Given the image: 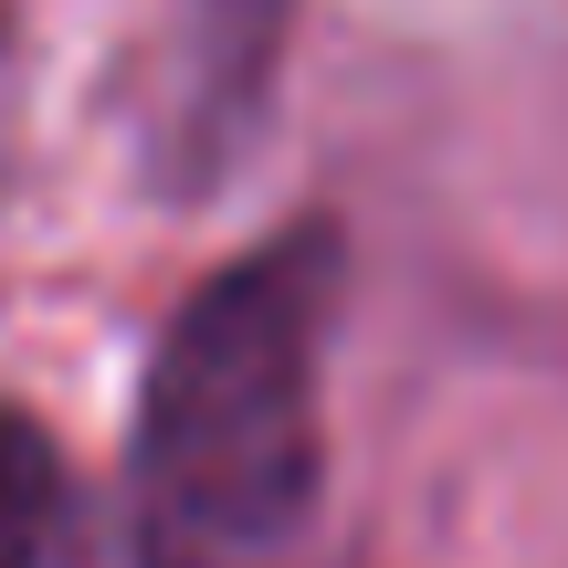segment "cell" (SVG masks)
Here are the masks:
<instances>
[{
	"label": "cell",
	"mask_w": 568,
	"mask_h": 568,
	"mask_svg": "<svg viewBox=\"0 0 568 568\" xmlns=\"http://www.w3.org/2000/svg\"><path fill=\"white\" fill-rule=\"evenodd\" d=\"M284 21L295 0H180L169 11V74H159V148L180 169H211L232 138H243L253 95L274 84Z\"/></svg>",
	"instance_id": "7a4b0ae2"
},
{
	"label": "cell",
	"mask_w": 568,
	"mask_h": 568,
	"mask_svg": "<svg viewBox=\"0 0 568 568\" xmlns=\"http://www.w3.org/2000/svg\"><path fill=\"white\" fill-rule=\"evenodd\" d=\"M337 232L295 222L169 316L138 400V568H295L326 485Z\"/></svg>",
	"instance_id": "6da1fadb"
},
{
	"label": "cell",
	"mask_w": 568,
	"mask_h": 568,
	"mask_svg": "<svg viewBox=\"0 0 568 568\" xmlns=\"http://www.w3.org/2000/svg\"><path fill=\"white\" fill-rule=\"evenodd\" d=\"M0 568H84L74 474L42 443V422H21L11 400H0Z\"/></svg>",
	"instance_id": "3957f363"
}]
</instances>
